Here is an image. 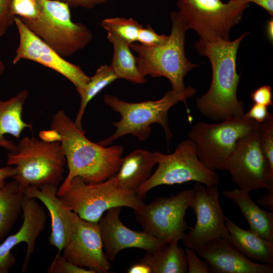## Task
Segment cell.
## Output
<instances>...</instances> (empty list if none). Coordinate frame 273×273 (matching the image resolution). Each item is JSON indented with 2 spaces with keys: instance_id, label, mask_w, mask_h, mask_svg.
Masks as SVG:
<instances>
[{
  "instance_id": "1",
  "label": "cell",
  "mask_w": 273,
  "mask_h": 273,
  "mask_svg": "<svg viewBox=\"0 0 273 273\" xmlns=\"http://www.w3.org/2000/svg\"><path fill=\"white\" fill-rule=\"evenodd\" d=\"M51 128L59 135L68 169L66 177L58 189V196L75 177L95 184L108 179L118 171L124 151L122 146L104 147L91 142L63 110L53 115Z\"/></svg>"
},
{
  "instance_id": "2",
  "label": "cell",
  "mask_w": 273,
  "mask_h": 273,
  "mask_svg": "<svg viewBox=\"0 0 273 273\" xmlns=\"http://www.w3.org/2000/svg\"><path fill=\"white\" fill-rule=\"evenodd\" d=\"M247 34L245 32L232 41L199 38L195 44L199 54L208 58L212 68L209 88L197 98L196 106L201 114L212 120L244 115V104L237 98L240 76L237 72L236 59L240 44Z\"/></svg>"
},
{
  "instance_id": "3",
  "label": "cell",
  "mask_w": 273,
  "mask_h": 273,
  "mask_svg": "<svg viewBox=\"0 0 273 273\" xmlns=\"http://www.w3.org/2000/svg\"><path fill=\"white\" fill-rule=\"evenodd\" d=\"M196 93L194 88L186 93L170 90L159 100L139 103L128 102L117 96L106 94L103 99L104 103L118 112L121 118L113 123L116 127L114 132L97 143L106 147L127 134H131L140 141H145L150 136L151 125L153 123L160 124L164 130L166 140H171L173 134L168 121L169 109L180 102L187 104V100L194 96Z\"/></svg>"
},
{
  "instance_id": "4",
  "label": "cell",
  "mask_w": 273,
  "mask_h": 273,
  "mask_svg": "<svg viewBox=\"0 0 273 273\" xmlns=\"http://www.w3.org/2000/svg\"><path fill=\"white\" fill-rule=\"evenodd\" d=\"M170 18L171 33L164 43L150 47L134 42L129 47L137 54V66L143 75L165 77L170 82L171 90L186 93L194 87H186L184 79L199 65L190 62L185 55L186 32L188 30L186 24L176 11L170 14Z\"/></svg>"
},
{
  "instance_id": "5",
  "label": "cell",
  "mask_w": 273,
  "mask_h": 273,
  "mask_svg": "<svg viewBox=\"0 0 273 273\" xmlns=\"http://www.w3.org/2000/svg\"><path fill=\"white\" fill-rule=\"evenodd\" d=\"M66 164L60 141L48 142L34 136L23 138L8 155L7 165L16 169L12 178L23 192L29 187H58Z\"/></svg>"
},
{
  "instance_id": "6",
  "label": "cell",
  "mask_w": 273,
  "mask_h": 273,
  "mask_svg": "<svg viewBox=\"0 0 273 273\" xmlns=\"http://www.w3.org/2000/svg\"><path fill=\"white\" fill-rule=\"evenodd\" d=\"M59 197L67 208L80 217L95 222L110 208L126 207L135 210L145 204L136 193L119 187L114 175L95 184L75 177Z\"/></svg>"
},
{
  "instance_id": "7",
  "label": "cell",
  "mask_w": 273,
  "mask_h": 273,
  "mask_svg": "<svg viewBox=\"0 0 273 273\" xmlns=\"http://www.w3.org/2000/svg\"><path fill=\"white\" fill-rule=\"evenodd\" d=\"M39 1L42 7L39 17L22 22L61 56L71 57L92 41L93 34L87 26L72 20L67 4L57 0Z\"/></svg>"
},
{
  "instance_id": "8",
  "label": "cell",
  "mask_w": 273,
  "mask_h": 273,
  "mask_svg": "<svg viewBox=\"0 0 273 273\" xmlns=\"http://www.w3.org/2000/svg\"><path fill=\"white\" fill-rule=\"evenodd\" d=\"M262 125L245 115L232 116L219 123L197 122L188 135L195 143L198 157L204 166L214 171L224 170L237 141L250 132L261 129Z\"/></svg>"
},
{
  "instance_id": "9",
  "label": "cell",
  "mask_w": 273,
  "mask_h": 273,
  "mask_svg": "<svg viewBox=\"0 0 273 273\" xmlns=\"http://www.w3.org/2000/svg\"><path fill=\"white\" fill-rule=\"evenodd\" d=\"M158 167L149 179L137 190L142 199L152 189L161 185H173L195 181L207 186H218L216 171L207 168L199 159L195 143L190 139L183 141L169 154L155 152Z\"/></svg>"
},
{
  "instance_id": "10",
  "label": "cell",
  "mask_w": 273,
  "mask_h": 273,
  "mask_svg": "<svg viewBox=\"0 0 273 273\" xmlns=\"http://www.w3.org/2000/svg\"><path fill=\"white\" fill-rule=\"evenodd\" d=\"M248 3L230 0H178L176 11L188 29L199 38L213 41L230 40L231 28L239 23Z\"/></svg>"
},
{
  "instance_id": "11",
  "label": "cell",
  "mask_w": 273,
  "mask_h": 273,
  "mask_svg": "<svg viewBox=\"0 0 273 273\" xmlns=\"http://www.w3.org/2000/svg\"><path fill=\"white\" fill-rule=\"evenodd\" d=\"M192 194L185 190L158 198L133 210L137 222L147 235L166 243L182 240L188 228L185 217Z\"/></svg>"
},
{
  "instance_id": "12",
  "label": "cell",
  "mask_w": 273,
  "mask_h": 273,
  "mask_svg": "<svg viewBox=\"0 0 273 273\" xmlns=\"http://www.w3.org/2000/svg\"><path fill=\"white\" fill-rule=\"evenodd\" d=\"M261 130L241 137L225 163L234 183L249 193L260 189L273 192V173L260 146Z\"/></svg>"
},
{
  "instance_id": "13",
  "label": "cell",
  "mask_w": 273,
  "mask_h": 273,
  "mask_svg": "<svg viewBox=\"0 0 273 273\" xmlns=\"http://www.w3.org/2000/svg\"><path fill=\"white\" fill-rule=\"evenodd\" d=\"M189 208L195 214L196 221L182 240L186 247L195 251L217 239L231 242L225 216L219 204L218 186L209 187L196 182L192 189Z\"/></svg>"
},
{
  "instance_id": "14",
  "label": "cell",
  "mask_w": 273,
  "mask_h": 273,
  "mask_svg": "<svg viewBox=\"0 0 273 273\" xmlns=\"http://www.w3.org/2000/svg\"><path fill=\"white\" fill-rule=\"evenodd\" d=\"M14 23L19 36V45L13 59L15 65L22 60L39 63L68 79L76 89L84 86L89 80L81 68L67 61L53 48L31 31L20 19L16 17Z\"/></svg>"
},
{
  "instance_id": "15",
  "label": "cell",
  "mask_w": 273,
  "mask_h": 273,
  "mask_svg": "<svg viewBox=\"0 0 273 273\" xmlns=\"http://www.w3.org/2000/svg\"><path fill=\"white\" fill-rule=\"evenodd\" d=\"M62 252L67 260L94 273H107L111 268L98 222L85 220L76 213L73 232Z\"/></svg>"
},
{
  "instance_id": "16",
  "label": "cell",
  "mask_w": 273,
  "mask_h": 273,
  "mask_svg": "<svg viewBox=\"0 0 273 273\" xmlns=\"http://www.w3.org/2000/svg\"><path fill=\"white\" fill-rule=\"evenodd\" d=\"M23 221L19 231L8 237L0 244V273L8 272L14 265L15 259L12 249L21 243H25L26 254L22 271L27 270L30 257L34 252L36 241L43 230L46 213L36 199L24 196L22 204Z\"/></svg>"
},
{
  "instance_id": "17",
  "label": "cell",
  "mask_w": 273,
  "mask_h": 273,
  "mask_svg": "<svg viewBox=\"0 0 273 273\" xmlns=\"http://www.w3.org/2000/svg\"><path fill=\"white\" fill-rule=\"evenodd\" d=\"M121 210V207L110 208L98 222L104 251L110 261H113L125 249L139 248L149 252L166 243L143 231H136L126 227L120 219Z\"/></svg>"
},
{
  "instance_id": "18",
  "label": "cell",
  "mask_w": 273,
  "mask_h": 273,
  "mask_svg": "<svg viewBox=\"0 0 273 273\" xmlns=\"http://www.w3.org/2000/svg\"><path fill=\"white\" fill-rule=\"evenodd\" d=\"M209 265V272L272 273V264L255 263L239 251L231 242L212 240L195 250Z\"/></svg>"
},
{
  "instance_id": "19",
  "label": "cell",
  "mask_w": 273,
  "mask_h": 273,
  "mask_svg": "<svg viewBox=\"0 0 273 273\" xmlns=\"http://www.w3.org/2000/svg\"><path fill=\"white\" fill-rule=\"evenodd\" d=\"M58 187L45 185L29 187L23 193L28 198L38 199L48 209L51 218V245L61 253L73 232L75 212L67 208L57 195Z\"/></svg>"
},
{
  "instance_id": "20",
  "label": "cell",
  "mask_w": 273,
  "mask_h": 273,
  "mask_svg": "<svg viewBox=\"0 0 273 273\" xmlns=\"http://www.w3.org/2000/svg\"><path fill=\"white\" fill-rule=\"evenodd\" d=\"M157 163L155 152L136 149L122 158L114 177L119 187L136 193L151 177L153 168Z\"/></svg>"
},
{
  "instance_id": "21",
  "label": "cell",
  "mask_w": 273,
  "mask_h": 273,
  "mask_svg": "<svg viewBox=\"0 0 273 273\" xmlns=\"http://www.w3.org/2000/svg\"><path fill=\"white\" fill-rule=\"evenodd\" d=\"M28 95V91L23 89L7 100H0V147L9 152L13 151L16 145L7 139L5 135L19 139L24 129H32L31 124L26 123L22 118L23 106Z\"/></svg>"
},
{
  "instance_id": "22",
  "label": "cell",
  "mask_w": 273,
  "mask_h": 273,
  "mask_svg": "<svg viewBox=\"0 0 273 273\" xmlns=\"http://www.w3.org/2000/svg\"><path fill=\"white\" fill-rule=\"evenodd\" d=\"M231 244L247 258L261 263L273 264V241L263 238L249 230H244L225 216Z\"/></svg>"
},
{
  "instance_id": "23",
  "label": "cell",
  "mask_w": 273,
  "mask_h": 273,
  "mask_svg": "<svg viewBox=\"0 0 273 273\" xmlns=\"http://www.w3.org/2000/svg\"><path fill=\"white\" fill-rule=\"evenodd\" d=\"M223 195L235 203L246 218L250 230L264 239L273 241V212L261 209L249 193L240 189L222 191Z\"/></svg>"
},
{
  "instance_id": "24",
  "label": "cell",
  "mask_w": 273,
  "mask_h": 273,
  "mask_svg": "<svg viewBox=\"0 0 273 273\" xmlns=\"http://www.w3.org/2000/svg\"><path fill=\"white\" fill-rule=\"evenodd\" d=\"M140 261L150 267L152 273H185L188 270L186 251L178 246V242L166 243L146 252Z\"/></svg>"
},
{
  "instance_id": "25",
  "label": "cell",
  "mask_w": 273,
  "mask_h": 273,
  "mask_svg": "<svg viewBox=\"0 0 273 273\" xmlns=\"http://www.w3.org/2000/svg\"><path fill=\"white\" fill-rule=\"evenodd\" d=\"M107 38L113 48L110 66L119 79L136 84L146 83L147 80L138 69L136 57L132 54L129 44L110 33H107Z\"/></svg>"
},
{
  "instance_id": "26",
  "label": "cell",
  "mask_w": 273,
  "mask_h": 273,
  "mask_svg": "<svg viewBox=\"0 0 273 273\" xmlns=\"http://www.w3.org/2000/svg\"><path fill=\"white\" fill-rule=\"evenodd\" d=\"M24 196L14 179L0 184V240L8 234L17 220Z\"/></svg>"
},
{
  "instance_id": "27",
  "label": "cell",
  "mask_w": 273,
  "mask_h": 273,
  "mask_svg": "<svg viewBox=\"0 0 273 273\" xmlns=\"http://www.w3.org/2000/svg\"><path fill=\"white\" fill-rule=\"evenodd\" d=\"M119 79L110 65H101L94 75L90 77L89 81L82 87L76 89L80 97V103L78 113L74 121L76 126L82 128V120L88 103L103 89Z\"/></svg>"
},
{
  "instance_id": "28",
  "label": "cell",
  "mask_w": 273,
  "mask_h": 273,
  "mask_svg": "<svg viewBox=\"0 0 273 273\" xmlns=\"http://www.w3.org/2000/svg\"><path fill=\"white\" fill-rule=\"evenodd\" d=\"M108 33L115 35L128 44L137 41L139 30L143 25L132 18L112 17L100 23Z\"/></svg>"
},
{
  "instance_id": "29",
  "label": "cell",
  "mask_w": 273,
  "mask_h": 273,
  "mask_svg": "<svg viewBox=\"0 0 273 273\" xmlns=\"http://www.w3.org/2000/svg\"><path fill=\"white\" fill-rule=\"evenodd\" d=\"M11 10L23 22L36 20L42 13L39 0H11Z\"/></svg>"
},
{
  "instance_id": "30",
  "label": "cell",
  "mask_w": 273,
  "mask_h": 273,
  "mask_svg": "<svg viewBox=\"0 0 273 273\" xmlns=\"http://www.w3.org/2000/svg\"><path fill=\"white\" fill-rule=\"evenodd\" d=\"M260 146L269 169L273 173V116L270 113L262 123Z\"/></svg>"
},
{
  "instance_id": "31",
  "label": "cell",
  "mask_w": 273,
  "mask_h": 273,
  "mask_svg": "<svg viewBox=\"0 0 273 273\" xmlns=\"http://www.w3.org/2000/svg\"><path fill=\"white\" fill-rule=\"evenodd\" d=\"M58 252L48 268L49 273H94L67 260Z\"/></svg>"
},
{
  "instance_id": "32",
  "label": "cell",
  "mask_w": 273,
  "mask_h": 273,
  "mask_svg": "<svg viewBox=\"0 0 273 273\" xmlns=\"http://www.w3.org/2000/svg\"><path fill=\"white\" fill-rule=\"evenodd\" d=\"M168 35L159 34L148 24L142 27L139 31L137 42L147 47H156L164 43L168 39Z\"/></svg>"
},
{
  "instance_id": "33",
  "label": "cell",
  "mask_w": 273,
  "mask_h": 273,
  "mask_svg": "<svg viewBox=\"0 0 273 273\" xmlns=\"http://www.w3.org/2000/svg\"><path fill=\"white\" fill-rule=\"evenodd\" d=\"M188 273H208L209 265L207 262L198 257L196 252L192 249L186 247Z\"/></svg>"
},
{
  "instance_id": "34",
  "label": "cell",
  "mask_w": 273,
  "mask_h": 273,
  "mask_svg": "<svg viewBox=\"0 0 273 273\" xmlns=\"http://www.w3.org/2000/svg\"><path fill=\"white\" fill-rule=\"evenodd\" d=\"M11 0H0V37L14 23L15 17L11 12Z\"/></svg>"
},
{
  "instance_id": "35",
  "label": "cell",
  "mask_w": 273,
  "mask_h": 273,
  "mask_svg": "<svg viewBox=\"0 0 273 273\" xmlns=\"http://www.w3.org/2000/svg\"><path fill=\"white\" fill-rule=\"evenodd\" d=\"M250 97L254 103L266 107L273 105L271 88L268 85L259 86L251 94Z\"/></svg>"
},
{
  "instance_id": "36",
  "label": "cell",
  "mask_w": 273,
  "mask_h": 273,
  "mask_svg": "<svg viewBox=\"0 0 273 273\" xmlns=\"http://www.w3.org/2000/svg\"><path fill=\"white\" fill-rule=\"evenodd\" d=\"M270 113L267 110V107L254 103L249 111L244 115L255 121L262 123L268 117Z\"/></svg>"
},
{
  "instance_id": "37",
  "label": "cell",
  "mask_w": 273,
  "mask_h": 273,
  "mask_svg": "<svg viewBox=\"0 0 273 273\" xmlns=\"http://www.w3.org/2000/svg\"><path fill=\"white\" fill-rule=\"evenodd\" d=\"M67 4L70 8L91 9L97 6L107 3L110 0H57Z\"/></svg>"
},
{
  "instance_id": "38",
  "label": "cell",
  "mask_w": 273,
  "mask_h": 273,
  "mask_svg": "<svg viewBox=\"0 0 273 273\" xmlns=\"http://www.w3.org/2000/svg\"><path fill=\"white\" fill-rule=\"evenodd\" d=\"M259 205L272 211L273 210V192H268L259 196L257 199Z\"/></svg>"
},
{
  "instance_id": "39",
  "label": "cell",
  "mask_w": 273,
  "mask_h": 273,
  "mask_svg": "<svg viewBox=\"0 0 273 273\" xmlns=\"http://www.w3.org/2000/svg\"><path fill=\"white\" fill-rule=\"evenodd\" d=\"M128 273H152L150 267L145 262H140L132 265L127 270Z\"/></svg>"
},
{
  "instance_id": "40",
  "label": "cell",
  "mask_w": 273,
  "mask_h": 273,
  "mask_svg": "<svg viewBox=\"0 0 273 273\" xmlns=\"http://www.w3.org/2000/svg\"><path fill=\"white\" fill-rule=\"evenodd\" d=\"M16 174V169L14 167L10 165L0 168V184L6 183V180L12 177Z\"/></svg>"
},
{
  "instance_id": "41",
  "label": "cell",
  "mask_w": 273,
  "mask_h": 273,
  "mask_svg": "<svg viewBox=\"0 0 273 273\" xmlns=\"http://www.w3.org/2000/svg\"><path fill=\"white\" fill-rule=\"evenodd\" d=\"M248 3H254L265 9L270 15H273V0H246Z\"/></svg>"
},
{
  "instance_id": "42",
  "label": "cell",
  "mask_w": 273,
  "mask_h": 273,
  "mask_svg": "<svg viewBox=\"0 0 273 273\" xmlns=\"http://www.w3.org/2000/svg\"><path fill=\"white\" fill-rule=\"evenodd\" d=\"M267 36L270 41L273 40V20L270 19L267 23L266 27Z\"/></svg>"
},
{
  "instance_id": "43",
  "label": "cell",
  "mask_w": 273,
  "mask_h": 273,
  "mask_svg": "<svg viewBox=\"0 0 273 273\" xmlns=\"http://www.w3.org/2000/svg\"><path fill=\"white\" fill-rule=\"evenodd\" d=\"M5 68H6L4 62L2 61L0 57V77L2 75L4 72L5 71Z\"/></svg>"
},
{
  "instance_id": "44",
  "label": "cell",
  "mask_w": 273,
  "mask_h": 273,
  "mask_svg": "<svg viewBox=\"0 0 273 273\" xmlns=\"http://www.w3.org/2000/svg\"><path fill=\"white\" fill-rule=\"evenodd\" d=\"M235 1H244V2H247L246 1V0H235Z\"/></svg>"
}]
</instances>
